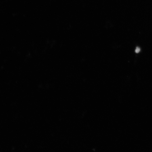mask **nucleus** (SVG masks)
<instances>
[{"mask_svg": "<svg viewBox=\"0 0 152 152\" xmlns=\"http://www.w3.org/2000/svg\"><path fill=\"white\" fill-rule=\"evenodd\" d=\"M140 48L137 47L136 49L135 50V52L136 53H138L140 52Z\"/></svg>", "mask_w": 152, "mask_h": 152, "instance_id": "nucleus-1", "label": "nucleus"}]
</instances>
